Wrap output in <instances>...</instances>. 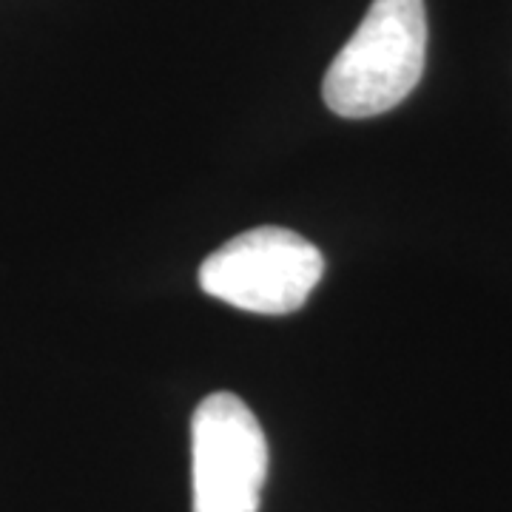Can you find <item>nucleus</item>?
I'll return each instance as SVG.
<instances>
[{
  "mask_svg": "<svg viewBox=\"0 0 512 512\" xmlns=\"http://www.w3.org/2000/svg\"><path fill=\"white\" fill-rule=\"evenodd\" d=\"M322 274L316 245L288 228L259 225L202 262L200 288L239 311L285 316L308 302Z\"/></svg>",
  "mask_w": 512,
  "mask_h": 512,
  "instance_id": "f03ea898",
  "label": "nucleus"
},
{
  "mask_svg": "<svg viewBox=\"0 0 512 512\" xmlns=\"http://www.w3.org/2000/svg\"><path fill=\"white\" fill-rule=\"evenodd\" d=\"M424 57V0H373L365 20L325 74V106L348 120H367L396 109L419 86Z\"/></svg>",
  "mask_w": 512,
  "mask_h": 512,
  "instance_id": "f257e3e1",
  "label": "nucleus"
},
{
  "mask_svg": "<svg viewBox=\"0 0 512 512\" xmlns=\"http://www.w3.org/2000/svg\"><path fill=\"white\" fill-rule=\"evenodd\" d=\"M268 441L251 407L234 393L202 399L191 419L194 512H259Z\"/></svg>",
  "mask_w": 512,
  "mask_h": 512,
  "instance_id": "7ed1b4c3",
  "label": "nucleus"
}]
</instances>
